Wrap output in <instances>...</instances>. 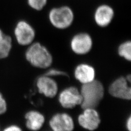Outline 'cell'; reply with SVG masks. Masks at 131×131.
Returning a JSON list of instances; mask_svg holds the SVG:
<instances>
[{"instance_id": "cell-1", "label": "cell", "mask_w": 131, "mask_h": 131, "mask_svg": "<svg viewBox=\"0 0 131 131\" xmlns=\"http://www.w3.org/2000/svg\"><path fill=\"white\" fill-rule=\"evenodd\" d=\"M80 91L83 99L80 106L83 109L96 108L104 95L103 84L98 80L94 79L90 83L82 84Z\"/></svg>"}, {"instance_id": "cell-2", "label": "cell", "mask_w": 131, "mask_h": 131, "mask_svg": "<svg viewBox=\"0 0 131 131\" xmlns=\"http://www.w3.org/2000/svg\"><path fill=\"white\" fill-rule=\"evenodd\" d=\"M25 57L31 65L43 69L49 68L53 61L50 52L39 42L34 43L28 48Z\"/></svg>"}, {"instance_id": "cell-3", "label": "cell", "mask_w": 131, "mask_h": 131, "mask_svg": "<svg viewBox=\"0 0 131 131\" xmlns=\"http://www.w3.org/2000/svg\"><path fill=\"white\" fill-rule=\"evenodd\" d=\"M49 18L53 26L59 29H65L73 23L74 16L72 10L69 6H62L51 10Z\"/></svg>"}, {"instance_id": "cell-4", "label": "cell", "mask_w": 131, "mask_h": 131, "mask_svg": "<svg viewBox=\"0 0 131 131\" xmlns=\"http://www.w3.org/2000/svg\"><path fill=\"white\" fill-rule=\"evenodd\" d=\"M59 102L63 107L72 109L76 106L81 105L82 97L78 89L75 86H70L64 89L58 97Z\"/></svg>"}, {"instance_id": "cell-5", "label": "cell", "mask_w": 131, "mask_h": 131, "mask_svg": "<svg viewBox=\"0 0 131 131\" xmlns=\"http://www.w3.org/2000/svg\"><path fill=\"white\" fill-rule=\"evenodd\" d=\"M14 34L19 44L26 46L31 44L35 38V31L33 27L24 20L17 24L14 30Z\"/></svg>"}, {"instance_id": "cell-6", "label": "cell", "mask_w": 131, "mask_h": 131, "mask_svg": "<svg viewBox=\"0 0 131 131\" xmlns=\"http://www.w3.org/2000/svg\"><path fill=\"white\" fill-rule=\"evenodd\" d=\"M124 77H120L114 80L109 86L108 92L113 97L124 100L131 99V87Z\"/></svg>"}, {"instance_id": "cell-7", "label": "cell", "mask_w": 131, "mask_h": 131, "mask_svg": "<svg viewBox=\"0 0 131 131\" xmlns=\"http://www.w3.org/2000/svg\"><path fill=\"white\" fill-rule=\"evenodd\" d=\"M83 112L78 117L80 125L86 130L94 131L96 130L101 123L99 114L95 108H88L83 109Z\"/></svg>"}, {"instance_id": "cell-8", "label": "cell", "mask_w": 131, "mask_h": 131, "mask_svg": "<svg viewBox=\"0 0 131 131\" xmlns=\"http://www.w3.org/2000/svg\"><path fill=\"white\" fill-rule=\"evenodd\" d=\"M93 45L92 38L89 34L79 33L72 38L70 47L72 51L77 54L83 55L89 53Z\"/></svg>"}, {"instance_id": "cell-9", "label": "cell", "mask_w": 131, "mask_h": 131, "mask_svg": "<svg viewBox=\"0 0 131 131\" xmlns=\"http://www.w3.org/2000/svg\"><path fill=\"white\" fill-rule=\"evenodd\" d=\"M49 125L53 131H71L74 130V122L69 114L57 113L50 120Z\"/></svg>"}, {"instance_id": "cell-10", "label": "cell", "mask_w": 131, "mask_h": 131, "mask_svg": "<svg viewBox=\"0 0 131 131\" xmlns=\"http://www.w3.org/2000/svg\"><path fill=\"white\" fill-rule=\"evenodd\" d=\"M36 86L39 93L49 98H54L58 90V84L51 77L43 75L38 78Z\"/></svg>"}, {"instance_id": "cell-11", "label": "cell", "mask_w": 131, "mask_h": 131, "mask_svg": "<svg viewBox=\"0 0 131 131\" xmlns=\"http://www.w3.org/2000/svg\"><path fill=\"white\" fill-rule=\"evenodd\" d=\"M114 16V11L110 5H102L97 8L94 13V20L99 26L105 27L112 21Z\"/></svg>"}, {"instance_id": "cell-12", "label": "cell", "mask_w": 131, "mask_h": 131, "mask_svg": "<svg viewBox=\"0 0 131 131\" xmlns=\"http://www.w3.org/2000/svg\"><path fill=\"white\" fill-rule=\"evenodd\" d=\"M76 79L82 84L89 83L95 79V70L93 67L86 64H81L74 70Z\"/></svg>"}, {"instance_id": "cell-13", "label": "cell", "mask_w": 131, "mask_h": 131, "mask_svg": "<svg viewBox=\"0 0 131 131\" xmlns=\"http://www.w3.org/2000/svg\"><path fill=\"white\" fill-rule=\"evenodd\" d=\"M26 126L29 130L38 131L42 128L44 124L45 118L41 113L32 110L27 113L25 115Z\"/></svg>"}, {"instance_id": "cell-14", "label": "cell", "mask_w": 131, "mask_h": 131, "mask_svg": "<svg viewBox=\"0 0 131 131\" xmlns=\"http://www.w3.org/2000/svg\"><path fill=\"white\" fill-rule=\"evenodd\" d=\"M12 38L0 29V59L7 57L12 49Z\"/></svg>"}, {"instance_id": "cell-15", "label": "cell", "mask_w": 131, "mask_h": 131, "mask_svg": "<svg viewBox=\"0 0 131 131\" xmlns=\"http://www.w3.org/2000/svg\"><path fill=\"white\" fill-rule=\"evenodd\" d=\"M118 54L127 61L131 60V42L126 41L122 43L118 48Z\"/></svg>"}, {"instance_id": "cell-16", "label": "cell", "mask_w": 131, "mask_h": 131, "mask_svg": "<svg viewBox=\"0 0 131 131\" xmlns=\"http://www.w3.org/2000/svg\"><path fill=\"white\" fill-rule=\"evenodd\" d=\"M47 0H27L29 6L33 9L40 11L47 4Z\"/></svg>"}, {"instance_id": "cell-17", "label": "cell", "mask_w": 131, "mask_h": 131, "mask_svg": "<svg viewBox=\"0 0 131 131\" xmlns=\"http://www.w3.org/2000/svg\"><path fill=\"white\" fill-rule=\"evenodd\" d=\"M44 75L48 76H66L69 78V75L67 74V72H64L63 71L58 70L56 69H51L48 70L46 73H45Z\"/></svg>"}, {"instance_id": "cell-18", "label": "cell", "mask_w": 131, "mask_h": 131, "mask_svg": "<svg viewBox=\"0 0 131 131\" xmlns=\"http://www.w3.org/2000/svg\"><path fill=\"white\" fill-rule=\"evenodd\" d=\"M7 110V104L3 95L0 92V115L4 114Z\"/></svg>"}, {"instance_id": "cell-19", "label": "cell", "mask_w": 131, "mask_h": 131, "mask_svg": "<svg viewBox=\"0 0 131 131\" xmlns=\"http://www.w3.org/2000/svg\"><path fill=\"white\" fill-rule=\"evenodd\" d=\"M5 131H20L21 129L20 127L16 125H11L6 127L5 130Z\"/></svg>"}, {"instance_id": "cell-20", "label": "cell", "mask_w": 131, "mask_h": 131, "mask_svg": "<svg viewBox=\"0 0 131 131\" xmlns=\"http://www.w3.org/2000/svg\"><path fill=\"white\" fill-rule=\"evenodd\" d=\"M126 127L128 131H131V117L129 116L127 119L126 122Z\"/></svg>"}, {"instance_id": "cell-21", "label": "cell", "mask_w": 131, "mask_h": 131, "mask_svg": "<svg viewBox=\"0 0 131 131\" xmlns=\"http://www.w3.org/2000/svg\"><path fill=\"white\" fill-rule=\"evenodd\" d=\"M125 78H126V79L127 80V81L130 83L131 81V75L129 74V75H127L126 76V77H125Z\"/></svg>"}]
</instances>
